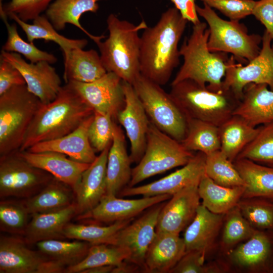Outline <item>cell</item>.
<instances>
[{"label":"cell","mask_w":273,"mask_h":273,"mask_svg":"<svg viewBox=\"0 0 273 273\" xmlns=\"http://www.w3.org/2000/svg\"><path fill=\"white\" fill-rule=\"evenodd\" d=\"M175 7L163 12L157 23L140 36V73L160 85L166 84L179 64L178 43L188 23Z\"/></svg>","instance_id":"6da1fadb"},{"label":"cell","mask_w":273,"mask_h":273,"mask_svg":"<svg viewBox=\"0 0 273 273\" xmlns=\"http://www.w3.org/2000/svg\"><path fill=\"white\" fill-rule=\"evenodd\" d=\"M94 113L79 95L66 83L53 101L41 104L25 133L19 151L70 133Z\"/></svg>","instance_id":"7a4b0ae2"},{"label":"cell","mask_w":273,"mask_h":273,"mask_svg":"<svg viewBox=\"0 0 273 273\" xmlns=\"http://www.w3.org/2000/svg\"><path fill=\"white\" fill-rule=\"evenodd\" d=\"M209 35L206 22L193 24L191 35L185 39L179 48L184 62L171 85L190 79L214 90L222 88L229 58L227 53L209 50Z\"/></svg>","instance_id":"3957f363"},{"label":"cell","mask_w":273,"mask_h":273,"mask_svg":"<svg viewBox=\"0 0 273 273\" xmlns=\"http://www.w3.org/2000/svg\"><path fill=\"white\" fill-rule=\"evenodd\" d=\"M106 22L108 37L96 43L103 64L107 72L132 84L140 74L139 31L147 25L143 20L135 25L113 13L109 15Z\"/></svg>","instance_id":"277c9868"},{"label":"cell","mask_w":273,"mask_h":273,"mask_svg":"<svg viewBox=\"0 0 273 273\" xmlns=\"http://www.w3.org/2000/svg\"><path fill=\"white\" fill-rule=\"evenodd\" d=\"M171 86L169 94L187 119H199L218 126L233 115L241 100L223 86L214 90L190 79Z\"/></svg>","instance_id":"5b68a950"},{"label":"cell","mask_w":273,"mask_h":273,"mask_svg":"<svg viewBox=\"0 0 273 273\" xmlns=\"http://www.w3.org/2000/svg\"><path fill=\"white\" fill-rule=\"evenodd\" d=\"M41 104L26 84L14 86L0 95V157L19 150Z\"/></svg>","instance_id":"8992f818"},{"label":"cell","mask_w":273,"mask_h":273,"mask_svg":"<svg viewBox=\"0 0 273 273\" xmlns=\"http://www.w3.org/2000/svg\"><path fill=\"white\" fill-rule=\"evenodd\" d=\"M196 8L208 26V47L211 52L230 53L236 61L246 63L259 54L260 35L249 34L246 26L239 21L222 19L206 4L202 7L196 5Z\"/></svg>","instance_id":"52a82bcc"},{"label":"cell","mask_w":273,"mask_h":273,"mask_svg":"<svg viewBox=\"0 0 273 273\" xmlns=\"http://www.w3.org/2000/svg\"><path fill=\"white\" fill-rule=\"evenodd\" d=\"M194 155L180 142L150 122L144 154L138 165L132 168L131 178L127 187L135 186L151 176L183 166Z\"/></svg>","instance_id":"ba28073f"},{"label":"cell","mask_w":273,"mask_h":273,"mask_svg":"<svg viewBox=\"0 0 273 273\" xmlns=\"http://www.w3.org/2000/svg\"><path fill=\"white\" fill-rule=\"evenodd\" d=\"M132 85L150 122L181 142L187 135L188 119L170 94L141 73Z\"/></svg>","instance_id":"9c48e42d"},{"label":"cell","mask_w":273,"mask_h":273,"mask_svg":"<svg viewBox=\"0 0 273 273\" xmlns=\"http://www.w3.org/2000/svg\"><path fill=\"white\" fill-rule=\"evenodd\" d=\"M54 177L33 166L17 151L0 157V197L27 199L38 193Z\"/></svg>","instance_id":"30bf717a"},{"label":"cell","mask_w":273,"mask_h":273,"mask_svg":"<svg viewBox=\"0 0 273 273\" xmlns=\"http://www.w3.org/2000/svg\"><path fill=\"white\" fill-rule=\"evenodd\" d=\"M218 260L224 272L273 273V232L256 230Z\"/></svg>","instance_id":"8fae6325"},{"label":"cell","mask_w":273,"mask_h":273,"mask_svg":"<svg viewBox=\"0 0 273 273\" xmlns=\"http://www.w3.org/2000/svg\"><path fill=\"white\" fill-rule=\"evenodd\" d=\"M259 54L245 66L236 62L232 55L222 80V86L231 89L240 100L249 83L267 84L273 90V47L272 39L265 30L262 36Z\"/></svg>","instance_id":"7c38bea8"},{"label":"cell","mask_w":273,"mask_h":273,"mask_svg":"<svg viewBox=\"0 0 273 273\" xmlns=\"http://www.w3.org/2000/svg\"><path fill=\"white\" fill-rule=\"evenodd\" d=\"M23 239L1 236V273H60L66 266L26 246Z\"/></svg>","instance_id":"4fadbf2b"},{"label":"cell","mask_w":273,"mask_h":273,"mask_svg":"<svg viewBox=\"0 0 273 273\" xmlns=\"http://www.w3.org/2000/svg\"><path fill=\"white\" fill-rule=\"evenodd\" d=\"M72 87L94 111L111 115L117 120L124 105L122 80L116 74L107 72L100 78L88 83L70 81Z\"/></svg>","instance_id":"5bb4252c"},{"label":"cell","mask_w":273,"mask_h":273,"mask_svg":"<svg viewBox=\"0 0 273 273\" xmlns=\"http://www.w3.org/2000/svg\"><path fill=\"white\" fill-rule=\"evenodd\" d=\"M206 155L198 152L183 167L157 180L140 186L126 187L119 195L122 197L142 195L150 197L173 195L191 186L199 185L205 173Z\"/></svg>","instance_id":"9a60e30c"},{"label":"cell","mask_w":273,"mask_h":273,"mask_svg":"<svg viewBox=\"0 0 273 273\" xmlns=\"http://www.w3.org/2000/svg\"><path fill=\"white\" fill-rule=\"evenodd\" d=\"M164 204L162 202L152 206L138 219L121 229L112 244L126 249L129 256L126 261L142 269L147 250L156 234L159 214Z\"/></svg>","instance_id":"2e32d148"},{"label":"cell","mask_w":273,"mask_h":273,"mask_svg":"<svg viewBox=\"0 0 273 273\" xmlns=\"http://www.w3.org/2000/svg\"><path fill=\"white\" fill-rule=\"evenodd\" d=\"M122 86L125 103L117 120L124 128L130 142L131 161L138 163L145 151L150 121L132 85L122 80Z\"/></svg>","instance_id":"e0dca14e"},{"label":"cell","mask_w":273,"mask_h":273,"mask_svg":"<svg viewBox=\"0 0 273 273\" xmlns=\"http://www.w3.org/2000/svg\"><path fill=\"white\" fill-rule=\"evenodd\" d=\"M1 58L15 66L23 76L28 90L36 96L42 104L53 101L62 86L56 69L47 61L28 63L21 55L2 50Z\"/></svg>","instance_id":"ac0fdd59"},{"label":"cell","mask_w":273,"mask_h":273,"mask_svg":"<svg viewBox=\"0 0 273 273\" xmlns=\"http://www.w3.org/2000/svg\"><path fill=\"white\" fill-rule=\"evenodd\" d=\"M200 199L198 185L188 187L172 195L160 211L156 232L179 235L195 218Z\"/></svg>","instance_id":"d6986e66"},{"label":"cell","mask_w":273,"mask_h":273,"mask_svg":"<svg viewBox=\"0 0 273 273\" xmlns=\"http://www.w3.org/2000/svg\"><path fill=\"white\" fill-rule=\"evenodd\" d=\"M111 145L100 152L82 173L73 190L78 216L90 211L106 194L107 162Z\"/></svg>","instance_id":"ffe728a7"},{"label":"cell","mask_w":273,"mask_h":273,"mask_svg":"<svg viewBox=\"0 0 273 273\" xmlns=\"http://www.w3.org/2000/svg\"><path fill=\"white\" fill-rule=\"evenodd\" d=\"M171 196L160 195L138 199H124L106 194L97 206L90 211L78 216V218H93L104 222L130 219L145 209L169 199Z\"/></svg>","instance_id":"44dd1931"},{"label":"cell","mask_w":273,"mask_h":273,"mask_svg":"<svg viewBox=\"0 0 273 273\" xmlns=\"http://www.w3.org/2000/svg\"><path fill=\"white\" fill-rule=\"evenodd\" d=\"M224 214L213 213L201 204L195 218L184 231L186 251H199L207 258L217 249Z\"/></svg>","instance_id":"7402d4cb"},{"label":"cell","mask_w":273,"mask_h":273,"mask_svg":"<svg viewBox=\"0 0 273 273\" xmlns=\"http://www.w3.org/2000/svg\"><path fill=\"white\" fill-rule=\"evenodd\" d=\"M94 116L93 114L88 117L70 133L60 138L37 143L26 150L31 152H57L75 161L91 164L97 157L88 136V128Z\"/></svg>","instance_id":"603a6c76"},{"label":"cell","mask_w":273,"mask_h":273,"mask_svg":"<svg viewBox=\"0 0 273 273\" xmlns=\"http://www.w3.org/2000/svg\"><path fill=\"white\" fill-rule=\"evenodd\" d=\"M19 151L21 156L30 164L50 173L73 190L82 173L90 164L75 161L67 158L65 154L57 152Z\"/></svg>","instance_id":"cb8c5ba5"},{"label":"cell","mask_w":273,"mask_h":273,"mask_svg":"<svg viewBox=\"0 0 273 273\" xmlns=\"http://www.w3.org/2000/svg\"><path fill=\"white\" fill-rule=\"evenodd\" d=\"M185 252L184 240L179 235L156 232L146 254L143 270L169 273Z\"/></svg>","instance_id":"d4e9b609"},{"label":"cell","mask_w":273,"mask_h":273,"mask_svg":"<svg viewBox=\"0 0 273 273\" xmlns=\"http://www.w3.org/2000/svg\"><path fill=\"white\" fill-rule=\"evenodd\" d=\"M263 83H250L244 89L233 115H239L256 127L273 121V90Z\"/></svg>","instance_id":"484cf974"},{"label":"cell","mask_w":273,"mask_h":273,"mask_svg":"<svg viewBox=\"0 0 273 273\" xmlns=\"http://www.w3.org/2000/svg\"><path fill=\"white\" fill-rule=\"evenodd\" d=\"M77 215L75 202L58 211L32 214L23 235V239L29 244L48 240L64 239V229Z\"/></svg>","instance_id":"4316f807"},{"label":"cell","mask_w":273,"mask_h":273,"mask_svg":"<svg viewBox=\"0 0 273 273\" xmlns=\"http://www.w3.org/2000/svg\"><path fill=\"white\" fill-rule=\"evenodd\" d=\"M131 163L123 130L115 123L107 162V195L117 196L128 185L131 178Z\"/></svg>","instance_id":"83f0119b"},{"label":"cell","mask_w":273,"mask_h":273,"mask_svg":"<svg viewBox=\"0 0 273 273\" xmlns=\"http://www.w3.org/2000/svg\"><path fill=\"white\" fill-rule=\"evenodd\" d=\"M101 1L106 0H55L49 5L44 14L58 31L63 30L67 24H72L97 43L105 38V36L90 34L82 26L79 20L85 13H97L99 9L98 2Z\"/></svg>","instance_id":"f1b7e54d"},{"label":"cell","mask_w":273,"mask_h":273,"mask_svg":"<svg viewBox=\"0 0 273 273\" xmlns=\"http://www.w3.org/2000/svg\"><path fill=\"white\" fill-rule=\"evenodd\" d=\"M107 72L100 55L93 49L85 51L83 49H74L64 59L65 83L70 81L91 82L100 78Z\"/></svg>","instance_id":"f546056e"},{"label":"cell","mask_w":273,"mask_h":273,"mask_svg":"<svg viewBox=\"0 0 273 273\" xmlns=\"http://www.w3.org/2000/svg\"><path fill=\"white\" fill-rule=\"evenodd\" d=\"M233 163L246 184L242 198H260L273 202V167L243 158Z\"/></svg>","instance_id":"4dcf8cb0"},{"label":"cell","mask_w":273,"mask_h":273,"mask_svg":"<svg viewBox=\"0 0 273 273\" xmlns=\"http://www.w3.org/2000/svg\"><path fill=\"white\" fill-rule=\"evenodd\" d=\"M8 16L20 26L28 42L33 43L35 39L53 41L60 47L64 59L72 50L84 49L88 43L86 39H71L59 34L45 14L36 17L32 20V24L23 21L14 13L9 14Z\"/></svg>","instance_id":"1f68e13d"},{"label":"cell","mask_w":273,"mask_h":273,"mask_svg":"<svg viewBox=\"0 0 273 273\" xmlns=\"http://www.w3.org/2000/svg\"><path fill=\"white\" fill-rule=\"evenodd\" d=\"M74 198L73 190L54 177L38 193L23 202L31 215L64 209L73 203Z\"/></svg>","instance_id":"d6a6232c"},{"label":"cell","mask_w":273,"mask_h":273,"mask_svg":"<svg viewBox=\"0 0 273 273\" xmlns=\"http://www.w3.org/2000/svg\"><path fill=\"white\" fill-rule=\"evenodd\" d=\"M219 128L220 150L233 162L259 130V127L252 126L237 115H233Z\"/></svg>","instance_id":"836d02e7"},{"label":"cell","mask_w":273,"mask_h":273,"mask_svg":"<svg viewBox=\"0 0 273 273\" xmlns=\"http://www.w3.org/2000/svg\"><path fill=\"white\" fill-rule=\"evenodd\" d=\"M245 187H226L214 182L205 173L198 185L202 205L216 214H225L242 198Z\"/></svg>","instance_id":"e575fe53"},{"label":"cell","mask_w":273,"mask_h":273,"mask_svg":"<svg viewBox=\"0 0 273 273\" xmlns=\"http://www.w3.org/2000/svg\"><path fill=\"white\" fill-rule=\"evenodd\" d=\"M257 230L242 214L238 205L224 214L217 248L221 256L247 240Z\"/></svg>","instance_id":"d590c367"},{"label":"cell","mask_w":273,"mask_h":273,"mask_svg":"<svg viewBox=\"0 0 273 273\" xmlns=\"http://www.w3.org/2000/svg\"><path fill=\"white\" fill-rule=\"evenodd\" d=\"M180 143L190 151L201 152L206 155L219 150V126L207 121L189 118L187 135Z\"/></svg>","instance_id":"8d00e7d4"},{"label":"cell","mask_w":273,"mask_h":273,"mask_svg":"<svg viewBox=\"0 0 273 273\" xmlns=\"http://www.w3.org/2000/svg\"><path fill=\"white\" fill-rule=\"evenodd\" d=\"M133 218L113 222L108 226L68 223L64 229L65 238L76 239L92 245L106 244L112 245L117 233L127 225Z\"/></svg>","instance_id":"74e56055"},{"label":"cell","mask_w":273,"mask_h":273,"mask_svg":"<svg viewBox=\"0 0 273 273\" xmlns=\"http://www.w3.org/2000/svg\"><path fill=\"white\" fill-rule=\"evenodd\" d=\"M42 254L66 267L76 264L86 256L91 245L83 241H64L59 239L42 241L35 244Z\"/></svg>","instance_id":"f35d334b"},{"label":"cell","mask_w":273,"mask_h":273,"mask_svg":"<svg viewBox=\"0 0 273 273\" xmlns=\"http://www.w3.org/2000/svg\"><path fill=\"white\" fill-rule=\"evenodd\" d=\"M129 256L124 248L110 244L92 245L86 256L79 263L68 266L65 273H81L92 267L107 265H118L126 261Z\"/></svg>","instance_id":"ab89813d"},{"label":"cell","mask_w":273,"mask_h":273,"mask_svg":"<svg viewBox=\"0 0 273 273\" xmlns=\"http://www.w3.org/2000/svg\"><path fill=\"white\" fill-rule=\"evenodd\" d=\"M206 155L205 174L214 182L226 187H245L233 162L220 150Z\"/></svg>","instance_id":"60d3db41"},{"label":"cell","mask_w":273,"mask_h":273,"mask_svg":"<svg viewBox=\"0 0 273 273\" xmlns=\"http://www.w3.org/2000/svg\"><path fill=\"white\" fill-rule=\"evenodd\" d=\"M242 158L273 167V121L259 126L256 136L237 158Z\"/></svg>","instance_id":"b9f144b4"},{"label":"cell","mask_w":273,"mask_h":273,"mask_svg":"<svg viewBox=\"0 0 273 273\" xmlns=\"http://www.w3.org/2000/svg\"><path fill=\"white\" fill-rule=\"evenodd\" d=\"M2 20L7 28L8 37L2 50L22 55L30 63L47 61L52 64L57 62V58L53 54L42 51L38 49L34 43L24 40L19 34L16 23L10 24L8 18Z\"/></svg>","instance_id":"7bdbcfd3"},{"label":"cell","mask_w":273,"mask_h":273,"mask_svg":"<svg viewBox=\"0 0 273 273\" xmlns=\"http://www.w3.org/2000/svg\"><path fill=\"white\" fill-rule=\"evenodd\" d=\"M238 206L255 230L273 232L272 201L260 198H242Z\"/></svg>","instance_id":"ee69618b"},{"label":"cell","mask_w":273,"mask_h":273,"mask_svg":"<svg viewBox=\"0 0 273 273\" xmlns=\"http://www.w3.org/2000/svg\"><path fill=\"white\" fill-rule=\"evenodd\" d=\"M30 215L23 202L3 200L0 202V229L3 232L23 235Z\"/></svg>","instance_id":"f6af8a7d"},{"label":"cell","mask_w":273,"mask_h":273,"mask_svg":"<svg viewBox=\"0 0 273 273\" xmlns=\"http://www.w3.org/2000/svg\"><path fill=\"white\" fill-rule=\"evenodd\" d=\"M88 130L90 144L95 152H101L111 145L114 134V119L110 114L94 111Z\"/></svg>","instance_id":"bcb514c9"},{"label":"cell","mask_w":273,"mask_h":273,"mask_svg":"<svg viewBox=\"0 0 273 273\" xmlns=\"http://www.w3.org/2000/svg\"><path fill=\"white\" fill-rule=\"evenodd\" d=\"M206 257L197 251H186L169 273H219L224 272L217 260L205 263Z\"/></svg>","instance_id":"7dc6e473"},{"label":"cell","mask_w":273,"mask_h":273,"mask_svg":"<svg viewBox=\"0 0 273 273\" xmlns=\"http://www.w3.org/2000/svg\"><path fill=\"white\" fill-rule=\"evenodd\" d=\"M54 1L10 0L3 5L1 0L0 8L7 16L9 14L14 13L23 21L27 22L41 15Z\"/></svg>","instance_id":"c3c4849f"},{"label":"cell","mask_w":273,"mask_h":273,"mask_svg":"<svg viewBox=\"0 0 273 273\" xmlns=\"http://www.w3.org/2000/svg\"><path fill=\"white\" fill-rule=\"evenodd\" d=\"M211 8L217 9L231 20L240 21L252 15L254 0H201Z\"/></svg>","instance_id":"681fc988"},{"label":"cell","mask_w":273,"mask_h":273,"mask_svg":"<svg viewBox=\"0 0 273 273\" xmlns=\"http://www.w3.org/2000/svg\"><path fill=\"white\" fill-rule=\"evenodd\" d=\"M25 84V80L20 71L12 63L1 58L0 95L14 86Z\"/></svg>","instance_id":"f907efd6"},{"label":"cell","mask_w":273,"mask_h":273,"mask_svg":"<svg viewBox=\"0 0 273 273\" xmlns=\"http://www.w3.org/2000/svg\"><path fill=\"white\" fill-rule=\"evenodd\" d=\"M252 15L265 27L271 38L273 47V0L256 1Z\"/></svg>","instance_id":"816d5d0a"},{"label":"cell","mask_w":273,"mask_h":273,"mask_svg":"<svg viewBox=\"0 0 273 273\" xmlns=\"http://www.w3.org/2000/svg\"><path fill=\"white\" fill-rule=\"evenodd\" d=\"M180 13L182 16L193 24L199 23L200 20L196 11L195 0H169Z\"/></svg>","instance_id":"f5cc1de1"},{"label":"cell","mask_w":273,"mask_h":273,"mask_svg":"<svg viewBox=\"0 0 273 273\" xmlns=\"http://www.w3.org/2000/svg\"><path fill=\"white\" fill-rule=\"evenodd\" d=\"M141 267L136 264L124 261L119 265L115 266L112 273L136 272Z\"/></svg>","instance_id":"db71d44e"},{"label":"cell","mask_w":273,"mask_h":273,"mask_svg":"<svg viewBox=\"0 0 273 273\" xmlns=\"http://www.w3.org/2000/svg\"><path fill=\"white\" fill-rule=\"evenodd\" d=\"M115 266L113 265L98 266L85 269L81 273H112Z\"/></svg>","instance_id":"11a10c76"}]
</instances>
